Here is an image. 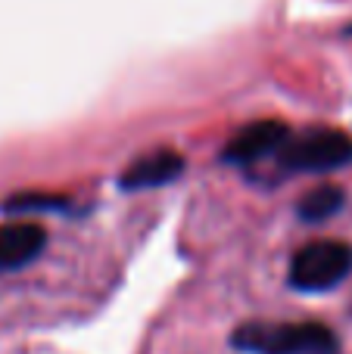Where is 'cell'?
<instances>
[{"label": "cell", "instance_id": "1", "mask_svg": "<svg viewBox=\"0 0 352 354\" xmlns=\"http://www.w3.org/2000/svg\"><path fill=\"white\" fill-rule=\"evenodd\" d=\"M234 345L253 354H337L340 342L322 324H243Z\"/></svg>", "mask_w": 352, "mask_h": 354}, {"label": "cell", "instance_id": "2", "mask_svg": "<svg viewBox=\"0 0 352 354\" xmlns=\"http://www.w3.org/2000/svg\"><path fill=\"white\" fill-rule=\"evenodd\" d=\"M352 270V249L340 239H315L290 261V286L303 292L334 289Z\"/></svg>", "mask_w": 352, "mask_h": 354}, {"label": "cell", "instance_id": "3", "mask_svg": "<svg viewBox=\"0 0 352 354\" xmlns=\"http://www.w3.org/2000/svg\"><path fill=\"white\" fill-rule=\"evenodd\" d=\"M284 171H306V174H322L337 171V168L352 162V137L343 131H306L299 137H290L278 156Z\"/></svg>", "mask_w": 352, "mask_h": 354}, {"label": "cell", "instance_id": "4", "mask_svg": "<svg viewBox=\"0 0 352 354\" xmlns=\"http://www.w3.org/2000/svg\"><path fill=\"white\" fill-rule=\"evenodd\" d=\"M287 143H290V128L278 118H262V122H253L243 131H237V137L225 149V162L253 165L268 156H281Z\"/></svg>", "mask_w": 352, "mask_h": 354}, {"label": "cell", "instance_id": "5", "mask_svg": "<svg viewBox=\"0 0 352 354\" xmlns=\"http://www.w3.org/2000/svg\"><path fill=\"white\" fill-rule=\"evenodd\" d=\"M47 245V233L35 221H12L0 227V270H19L31 264Z\"/></svg>", "mask_w": 352, "mask_h": 354}, {"label": "cell", "instance_id": "6", "mask_svg": "<svg viewBox=\"0 0 352 354\" xmlns=\"http://www.w3.org/2000/svg\"><path fill=\"white\" fill-rule=\"evenodd\" d=\"M184 171V159L172 149H156V153L143 156V159L131 162L125 168L118 187L122 189H150V187H162V183L175 180Z\"/></svg>", "mask_w": 352, "mask_h": 354}, {"label": "cell", "instance_id": "7", "mask_svg": "<svg viewBox=\"0 0 352 354\" xmlns=\"http://www.w3.org/2000/svg\"><path fill=\"white\" fill-rule=\"evenodd\" d=\"M343 208V189L340 187H315L312 193H306V199L299 202V218L309 221V224H322V221L334 218Z\"/></svg>", "mask_w": 352, "mask_h": 354}, {"label": "cell", "instance_id": "8", "mask_svg": "<svg viewBox=\"0 0 352 354\" xmlns=\"http://www.w3.org/2000/svg\"><path fill=\"white\" fill-rule=\"evenodd\" d=\"M62 199L44 193H19L6 202V212H37V208H60Z\"/></svg>", "mask_w": 352, "mask_h": 354}, {"label": "cell", "instance_id": "9", "mask_svg": "<svg viewBox=\"0 0 352 354\" xmlns=\"http://www.w3.org/2000/svg\"><path fill=\"white\" fill-rule=\"evenodd\" d=\"M346 35H349V37H352V25H349V28H346Z\"/></svg>", "mask_w": 352, "mask_h": 354}]
</instances>
